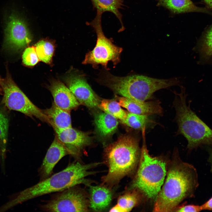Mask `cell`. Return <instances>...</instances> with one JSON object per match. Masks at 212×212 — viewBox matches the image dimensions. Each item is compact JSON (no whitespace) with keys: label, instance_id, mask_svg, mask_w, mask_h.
<instances>
[{"label":"cell","instance_id":"1","mask_svg":"<svg viewBox=\"0 0 212 212\" xmlns=\"http://www.w3.org/2000/svg\"><path fill=\"white\" fill-rule=\"evenodd\" d=\"M102 163L96 162L83 164L78 161L72 163L62 171L20 192L14 198L4 204V208L8 210L32 199L58 192L80 184L89 186L91 182L86 177L97 173L91 169Z\"/></svg>","mask_w":212,"mask_h":212},{"label":"cell","instance_id":"2","mask_svg":"<svg viewBox=\"0 0 212 212\" xmlns=\"http://www.w3.org/2000/svg\"><path fill=\"white\" fill-rule=\"evenodd\" d=\"M197 170L192 165L174 162L155 199L153 211H174L183 200L193 197L198 186Z\"/></svg>","mask_w":212,"mask_h":212},{"label":"cell","instance_id":"3","mask_svg":"<svg viewBox=\"0 0 212 212\" xmlns=\"http://www.w3.org/2000/svg\"><path fill=\"white\" fill-rule=\"evenodd\" d=\"M140 153L138 140L130 135H122L109 145L105 150L104 162L108 171L102 178V184L110 188L130 174L138 165Z\"/></svg>","mask_w":212,"mask_h":212},{"label":"cell","instance_id":"4","mask_svg":"<svg viewBox=\"0 0 212 212\" xmlns=\"http://www.w3.org/2000/svg\"><path fill=\"white\" fill-rule=\"evenodd\" d=\"M99 81L116 94L140 101L151 98L153 94L159 90L179 83L176 78L160 79L140 75L120 77L113 75L107 70L102 72Z\"/></svg>","mask_w":212,"mask_h":212},{"label":"cell","instance_id":"5","mask_svg":"<svg viewBox=\"0 0 212 212\" xmlns=\"http://www.w3.org/2000/svg\"><path fill=\"white\" fill-rule=\"evenodd\" d=\"M181 91L175 94L173 102L178 126L177 134L186 138L187 148L190 150L203 145H212V130L191 110L186 103L184 89L182 88Z\"/></svg>","mask_w":212,"mask_h":212},{"label":"cell","instance_id":"6","mask_svg":"<svg viewBox=\"0 0 212 212\" xmlns=\"http://www.w3.org/2000/svg\"><path fill=\"white\" fill-rule=\"evenodd\" d=\"M139 160L138 169L131 187L149 198H156L166 175V163L160 158L151 156L144 142Z\"/></svg>","mask_w":212,"mask_h":212},{"label":"cell","instance_id":"7","mask_svg":"<svg viewBox=\"0 0 212 212\" xmlns=\"http://www.w3.org/2000/svg\"><path fill=\"white\" fill-rule=\"evenodd\" d=\"M102 14L97 11L96 17L89 24L96 32L97 40L95 46L86 54L82 63L91 64L94 68H97L99 65H101L106 69H108L107 64L109 62H112L114 65L120 62L122 49L114 44L111 40L104 35L101 24Z\"/></svg>","mask_w":212,"mask_h":212},{"label":"cell","instance_id":"8","mask_svg":"<svg viewBox=\"0 0 212 212\" xmlns=\"http://www.w3.org/2000/svg\"><path fill=\"white\" fill-rule=\"evenodd\" d=\"M6 67V76L2 79L1 84L2 103L10 110L19 112L31 118L35 117L49 124V120L43 110L35 105L17 86Z\"/></svg>","mask_w":212,"mask_h":212},{"label":"cell","instance_id":"9","mask_svg":"<svg viewBox=\"0 0 212 212\" xmlns=\"http://www.w3.org/2000/svg\"><path fill=\"white\" fill-rule=\"evenodd\" d=\"M77 186L66 189L54 195L42 205L43 211L49 212H87L89 208L87 195Z\"/></svg>","mask_w":212,"mask_h":212},{"label":"cell","instance_id":"10","mask_svg":"<svg viewBox=\"0 0 212 212\" xmlns=\"http://www.w3.org/2000/svg\"><path fill=\"white\" fill-rule=\"evenodd\" d=\"M31 41V35L25 22L16 14L12 13L9 17L5 30L4 48L17 52Z\"/></svg>","mask_w":212,"mask_h":212},{"label":"cell","instance_id":"11","mask_svg":"<svg viewBox=\"0 0 212 212\" xmlns=\"http://www.w3.org/2000/svg\"><path fill=\"white\" fill-rule=\"evenodd\" d=\"M58 139L65 146L69 155L75 158L80 156L83 149L89 145L91 138L87 133L72 127L59 129L54 128Z\"/></svg>","mask_w":212,"mask_h":212},{"label":"cell","instance_id":"12","mask_svg":"<svg viewBox=\"0 0 212 212\" xmlns=\"http://www.w3.org/2000/svg\"><path fill=\"white\" fill-rule=\"evenodd\" d=\"M67 81L68 88L80 104L91 108L99 106L101 101L99 97L82 75H71Z\"/></svg>","mask_w":212,"mask_h":212},{"label":"cell","instance_id":"13","mask_svg":"<svg viewBox=\"0 0 212 212\" xmlns=\"http://www.w3.org/2000/svg\"><path fill=\"white\" fill-rule=\"evenodd\" d=\"M68 155L69 153L67 149L55 136L39 169L41 180L51 176L56 165L63 157Z\"/></svg>","mask_w":212,"mask_h":212},{"label":"cell","instance_id":"14","mask_svg":"<svg viewBox=\"0 0 212 212\" xmlns=\"http://www.w3.org/2000/svg\"><path fill=\"white\" fill-rule=\"evenodd\" d=\"M49 90L53 98V102L61 108L71 111L80 105L68 87L59 81L52 82Z\"/></svg>","mask_w":212,"mask_h":212},{"label":"cell","instance_id":"15","mask_svg":"<svg viewBox=\"0 0 212 212\" xmlns=\"http://www.w3.org/2000/svg\"><path fill=\"white\" fill-rule=\"evenodd\" d=\"M118 101L121 106L130 113L148 116L163 113L160 102L158 100L140 101L122 97L119 98Z\"/></svg>","mask_w":212,"mask_h":212},{"label":"cell","instance_id":"16","mask_svg":"<svg viewBox=\"0 0 212 212\" xmlns=\"http://www.w3.org/2000/svg\"><path fill=\"white\" fill-rule=\"evenodd\" d=\"M89 186V208L97 211L106 209L112 200V193L110 189L103 184Z\"/></svg>","mask_w":212,"mask_h":212},{"label":"cell","instance_id":"17","mask_svg":"<svg viewBox=\"0 0 212 212\" xmlns=\"http://www.w3.org/2000/svg\"><path fill=\"white\" fill-rule=\"evenodd\" d=\"M42 110L53 128L63 129L72 127L70 111L59 107L54 102L49 108Z\"/></svg>","mask_w":212,"mask_h":212},{"label":"cell","instance_id":"18","mask_svg":"<svg viewBox=\"0 0 212 212\" xmlns=\"http://www.w3.org/2000/svg\"><path fill=\"white\" fill-rule=\"evenodd\" d=\"M158 4L163 6L174 13L199 12L210 14L205 8L196 6L191 0H158Z\"/></svg>","mask_w":212,"mask_h":212},{"label":"cell","instance_id":"19","mask_svg":"<svg viewBox=\"0 0 212 212\" xmlns=\"http://www.w3.org/2000/svg\"><path fill=\"white\" fill-rule=\"evenodd\" d=\"M94 122L98 133L104 137L114 132L118 124L116 118L105 112L97 114L95 117Z\"/></svg>","mask_w":212,"mask_h":212},{"label":"cell","instance_id":"20","mask_svg":"<svg viewBox=\"0 0 212 212\" xmlns=\"http://www.w3.org/2000/svg\"><path fill=\"white\" fill-rule=\"evenodd\" d=\"M140 193L136 189L127 192L120 196L117 203L110 210V212H130L139 202Z\"/></svg>","mask_w":212,"mask_h":212},{"label":"cell","instance_id":"21","mask_svg":"<svg viewBox=\"0 0 212 212\" xmlns=\"http://www.w3.org/2000/svg\"><path fill=\"white\" fill-rule=\"evenodd\" d=\"M196 48L201 62L212 63V24L204 31Z\"/></svg>","mask_w":212,"mask_h":212},{"label":"cell","instance_id":"22","mask_svg":"<svg viewBox=\"0 0 212 212\" xmlns=\"http://www.w3.org/2000/svg\"><path fill=\"white\" fill-rule=\"evenodd\" d=\"M97 11L102 13L109 11L113 13L120 21L121 29H124L122 15L119 11L123 5L124 0H90Z\"/></svg>","mask_w":212,"mask_h":212},{"label":"cell","instance_id":"23","mask_svg":"<svg viewBox=\"0 0 212 212\" xmlns=\"http://www.w3.org/2000/svg\"><path fill=\"white\" fill-rule=\"evenodd\" d=\"M105 112L122 121L126 117L127 112L121 107L118 102L113 100L103 99L99 106Z\"/></svg>","mask_w":212,"mask_h":212},{"label":"cell","instance_id":"24","mask_svg":"<svg viewBox=\"0 0 212 212\" xmlns=\"http://www.w3.org/2000/svg\"><path fill=\"white\" fill-rule=\"evenodd\" d=\"M35 47L39 60L47 64L50 63L54 51V47L52 43L42 40L35 44Z\"/></svg>","mask_w":212,"mask_h":212},{"label":"cell","instance_id":"25","mask_svg":"<svg viewBox=\"0 0 212 212\" xmlns=\"http://www.w3.org/2000/svg\"><path fill=\"white\" fill-rule=\"evenodd\" d=\"M9 120L4 109H0V155L5 156L7 141Z\"/></svg>","mask_w":212,"mask_h":212},{"label":"cell","instance_id":"26","mask_svg":"<svg viewBox=\"0 0 212 212\" xmlns=\"http://www.w3.org/2000/svg\"><path fill=\"white\" fill-rule=\"evenodd\" d=\"M122 122L135 129H145L146 126L152 122L148 116L127 112L126 118Z\"/></svg>","mask_w":212,"mask_h":212},{"label":"cell","instance_id":"27","mask_svg":"<svg viewBox=\"0 0 212 212\" xmlns=\"http://www.w3.org/2000/svg\"><path fill=\"white\" fill-rule=\"evenodd\" d=\"M22 58L23 64L28 66H34L39 60L35 47H34L26 48L23 52Z\"/></svg>","mask_w":212,"mask_h":212},{"label":"cell","instance_id":"28","mask_svg":"<svg viewBox=\"0 0 212 212\" xmlns=\"http://www.w3.org/2000/svg\"><path fill=\"white\" fill-rule=\"evenodd\" d=\"M176 212H200L202 210L201 206L189 205L183 206L175 209Z\"/></svg>","mask_w":212,"mask_h":212},{"label":"cell","instance_id":"29","mask_svg":"<svg viewBox=\"0 0 212 212\" xmlns=\"http://www.w3.org/2000/svg\"><path fill=\"white\" fill-rule=\"evenodd\" d=\"M202 210L212 211V197L201 205Z\"/></svg>","mask_w":212,"mask_h":212},{"label":"cell","instance_id":"30","mask_svg":"<svg viewBox=\"0 0 212 212\" xmlns=\"http://www.w3.org/2000/svg\"><path fill=\"white\" fill-rule=\"evenodd\" d=\"M208 151L209 154L208 161L210 163L211 167V171L212 172V149L209 148Z\"/></svg>","mask_w":212,"mask_h":212},{"label":"cell","instance_id":"31","mask_svg":"<svg viewBox=\"0 0 212 212\" xmlns=\"http://www.w3.org/2000/svg\"><path fill=\"white\" fill-rule=\"evenodd\" d=\"M207 6L212 9V0H203Z\"/></svg>","mask_w":212,"mask_h":212},{"label":"cell","instance_id":"32","mask_svg":"<svg viewBox=\"0 0 212 212\" xmlns=\"http://www.w3.org/2000/svg\"><path fill=\"white\" fill-rule=\"evenodd\" d=\"M2 79L1 78L0 75V95L3 94V92L1 86V82Z\"/></svg>","mask_w":212,"mask_h":212}]
</instances>
